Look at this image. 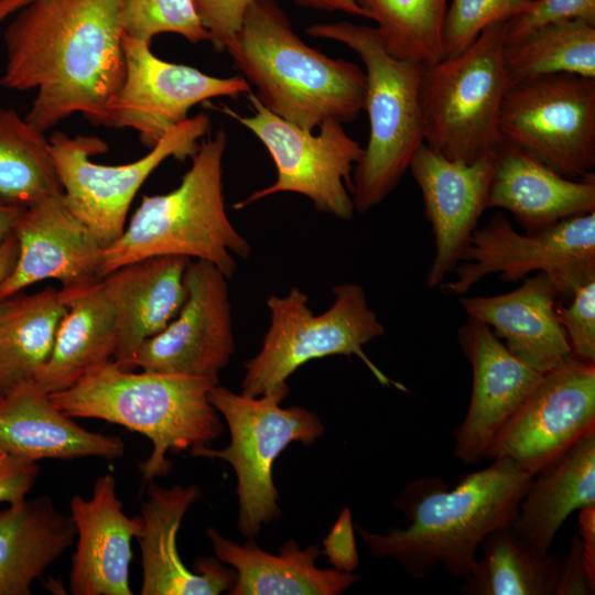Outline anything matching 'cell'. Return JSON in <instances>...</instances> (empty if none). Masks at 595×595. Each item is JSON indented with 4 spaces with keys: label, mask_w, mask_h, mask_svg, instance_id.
Listing matches in <instances>:
<instances>
[{
    "label": "cell",
    "mask_w": 595,
    "mask_h": 595,
    "mask_svg": "<svg viewBox=\"0 0 595 595\" xmlns=\"http://www.w3.org/2000/svg\"><path fill=\"white\" fill-rule=\"evenodd\" d=\"M533 475L509 458H496L450 487L439 477H419L394 500L408 526L376 533L355 530L374 558H390L412 577L423 578L439 566L466 578L479 545L497 528L511 526Z\"/></svg>",
    "instance_id": "cell-2"
},
{
    "label": "cell",
    "mask_w": 595,
    "mask_h": 595,
    "mask_svg": "<svg viewBox=\"0 0 595 595\" xmlns=\"http://www.w3.org/2000/svg\"><path fill=\"white\" fill-rule=\"evenodd\" d=\"M18 240L11 232L0 246V285L13 269L18 257Z\"/></svg>",
    "instance_id": "cell-45"
},
{
    "label": "cell",
    "mask_w": 595,
    "mask_h": 595,
    "mask_svg": "<svg viewBox=\"0 0 595 595\" xmlns=\"http://www.w3.org/2000/svg\"><path fill=\"white\" fill-rule=\"evenodd\" d=\"M122 0H32L3 34L0 85L36 95L25 115L45 132L73 113L111 128L125 75Z\"/></svg>",
    "instance_id": "cell-1"
},
{
    "label": "cell",
    "mask_w": 595,
    "mask_h": 595,
    "mask_svg": "<svg viewBox=\"0 0 595 595\" xmlns=\"http://www.w3.org/2000/svg\"><path fill=\"white\" fill-rule=\"evenodd\" d=\"M1 399H2V398L0 397V401H1Z\"/></svg>",
    "instance_id": "cell-48"
},
{
    "label": "cell",
    "mask_w": 595,
    "mask_h": 595,
    "mask_svg": "<svg viewBox=\"0 0 595 595\" xmlns=\"http://www.w3.org/2000/svg\"><path fill=\"white\" fill-rule=\"evenodd\" d=\"M504 64L510 84L555 73L595 78V25L566 20L506 41Z\"/></svg>",
    "instance_id": "cell-32"
},
{
    "label": "cell",
    "mask_w": 595,
    "mask_h": 595,
    "mask_svg": "<svg viewBox=\"0 0 595 595\" xmlns=\"http://www.w3.org/2000/svg\"><path fill=\"white\" fill-rule=\"evenodd\" d=\"M350 510L345 507L323 540V553L334 569L353 572L359 564Z\"/></svg>",
    "instance_id": "cell-40"
},
{
    "label": "cell",
    "mask_w": 595,
    "mask_h": 595,
    "mask_svg": "<svg viewBox=\"0 0 595 595\" xmlns=\"http://www.w3.org/2000/svg\"><path fill=\"white\" fill-rule=\"evenodd\" d=\"M209 127L210 119L204 112L187 118L170 129L144 156L121 165L90 160L108 149L98 137L54 132L47 140L64 202L101 246L108 247L123 232L130 205L150 174L171 156L181 161L192 158Z\"/></svg>",
    "instance_id": "cell-11"
},
{
    "label": "cell",
    "mask_w": 595,
    "mask_h": 595,
    "mask_svg": "<svg viewBox=\"0 0 595 595\" xmlns=\"http://www.w3.org/2000/svg\"><path fill=\"white\" fill-rule=\"evenodd\" d=\"M122 47L125 75L109 105L111 128L134 130L149 149L186 120L195 105L252 91L241 75L217 77L188 65L163 61L152 53L149 43L125 34Z\"/></svg>",
    "instance_id": "cell-15"
},
{
    "label": "cell",
    "mask_w": 595,
    "mask_h": 595,
    "mask_svg": "<svg viewBox=\"0 0 595 595\" xmlns=\"http://www.w3.org/2000/svg\"><path fill=\"white\" fill-rule=\"evenodd\" d=\"M12 232L18 240V257L0 285V301L48 279L60 281L62 290L102 279L105 248L67 207L63 193L24 207Z\"/></svg>",
    "instance_id": "cell-17"
},
{
    "label": "cell",
    "mask_w": 595,
    "mask_h": 595,
    "mask_svg": "<svg viewBox=\"0 0 595 595\" xmlns=\"http://www.w3.org/2000/svg\"><path fill=\"white\" fill-rule=\"evenodd\" d=\"M75 524L47 496L0 511V595H30L31 585L74 542Z\"/></svg>",
    "instance_id": "cell-29"
},
{
    "label": "cell",
    "mask_w": 595,
    "mask_h": 595,
    "mask_svg": "<svg viewBox=\"0 0 595 595\" xmlns=\"http://www.w3.org/2000/svg\"><path fill=\"white\" fill-rule=\"evenodd\" d=\"M63 193L44 132L0 109V198L26 207Z\"/></svg>",
    "instance_id": "cell-33"
},
{
    "label": "cell",
    "mask_w": 595,
    "mask_h": 595,
    "mask_svg": "<svg viewBox=\"0 0 595 595\" xmlns=\"http://www.w3.org/2000/svg\"><path fill=\"white\" fill-rule=\"evenodd\" d=\"M386 51L423 65L443 58L442 33L448 0H356Z\"/></svg>",
    "instance_id": "cell-34"
},
{
    "label": "cell",
    "mask_w": 595,
    "mask_h": 595,
    "mask_svg": "<svg viewBox=\"0 0 595 595\" xmlns=\"http://www.w3.org/2000/svg\"><path fill=\"white\" fill-rule=\"evenodd\" d=\"M215 385L183 375L133 372L110 360L48 396L71 418L101 419L145 435L153 450L140 470L151 482L171 470L167 452L208 445L221 434V420L208 400Z\"/></svg>",
    "instance_id": "cell-4"
},
{
    "label": "cell",
    "mask_w": 595,
    "mask_h": 595,
    "mask_svg": "<svg viewBox=\"0 0 595 595\" xmlns=\"http://www.w3.org/2000/svg\"><path fill=\"white\" fill-rule=\"evenodd\" d=\"M457 342L472 367L470 401L454 430V455L478 464L501 426L540 381L543 374L513 356L482 321L467 316Z\"/></svg>",
    "instance_id": "cell-18"
},
{
    "label": "cell",
    "mask_w": 595,
    "mask_h": 595,
    "mask_svg": "<svg viewBox=\"0 0 595 595\" xmlns=\"http://www.w3.org/2000/svg\"><path fill=\"white\" fill-rule=\"evenodd\" d=\"M334 302L314 314L307 295L292 288L285 295H270V325L260 350L245 363L241 393L259 397L279 387L304 364L327 356L355 355L386 387L407 388L387 377L364 353V346L385 334L369 306L364 288L342 283L333 288Z\"/></svg>",
    "instance_id": "cell-8"
},
{
    "label": "cell",
    "mask_w": 595,
    "mask_h": 595,
    "mask_svg": "<svg viewBox=\"0 0 595 595\" xmlns=\"http://www.w3.org/2000/svg\"><path fill=\"white\" fill-rule=\"evenodd\" d=\"M499 132L507 142L567 178L595 166V78L555 73L510 84Z\"/></svg>",
    "instance_id": "cell-13"
},
{
    "label": "cell",
    "mask_w": 595,
    "mask_h": 595,
    "mask_svg": "<svg viewBox=\"0 0 595 595\" xmlns=\"http://www.w3.org/2000/svg\"><path fill=\"white\" fill-rule=\"evenodd\" d=\"M305 32L345 44L365 65L369 137L353 174L355 212L365 214L397 187L424 143L419 88L425 65L390 55L368 25L324 22Z\"/></svg>",
    "instance_id": "cell-6"
},
{
    "label": "cell",
    "mask_w": 595,
    "mask_h": 595,
    "mask_svg": "<svg viewBox=\"0 0 595 595\" xmlns=\"http://www.w3.org/2000/svg\"><path fill=\"white\" fill-rule=\"evenodd\" d=\"M577 519L586 569L595 581V505L580 509Z\"/></svg>",
    "instance_id": "cell-43"
},
{
    "label": "cell",
    "mask_w": 595,
    "mask_h": 595,
    "mask_svg": "<svg viewBox=\"0 0 595 595\" xmlns=\"http://www.w3.org/2000/svg\"><path fill=\"white\" fill-rule=\"evenodd\" d=\"M191 259L155 256L122 266L101 279L116 313L112 360L127 369L139 347L163 331L185 299L184 273Z\"/></svg>",
    "instance_id": "cell-24"
},
{
    "label": "cell",
    "mask_w": 595,
    "mask_h": 595,
    "mask_svg": "<svg viewBox=\"0 0 595 595\" xmlns=\"http://www.w3.org/2000/svg\"><path fill=\"white\" fill-rule=\"evenodd\" d=\"M593 505L595 430L533 476L511 528L533 549L548 554L567 517Z\"/></svg>",
    "instance_id": "cell-28"
},
{
    "label": "cell",
    "mask_w": 595,
    "mask_h": 595,
    "mask_svg": "<svg viewBox=\"0 0 595 595\" xmlns=\"http://www.w3.org/2000/svg\"><path fill=\"white\" fill-rule=\"evenodd\" d=\"M195 485L163 488L153 483L142 505V532L138 538L142 553V595H218L230 591L235 571L213 559H202L201 574L190 571L176 547V534L190 506L198 499Z\"/></svg>",
    "instance_id": "cell-21"
},
{
    "label": "cell",
    "mask_w": 595,
    "mask_h": 595,
    "mask_svg": "<svg viewBox=\"0 0 595 595\" xmlns=\"http://www.w3.org/2000/svg\"><path fill=\"white\" fill-rule=\"evenodd\" d=\"M32 0H0V25Z\"/></svg>",
    "instance_id": "cell-47"
},
{
    "label": "cell",
    "mask_w": 595,
    "mask_h": 595,
    "mask_svg": "<svg viewBox=\"0 0 595 595\" xmlns=\"http://www.w3.org/2000/svg\"><path fill=\"white\" fill-rule=\"evenodd\" d=\"M246 96L252 110L250 116H241L224 104L205 102L250 130L266 147L277 169L271 185L255 191L234 208L288 192L307 197L321 213L350 220L355 213L353 174L364 148L347 134L343 122L327 119L313 134L268 110L252 91Z\"/></svg>",
    "instance_id": "cell-10"
},
{
    "label": "cell",
    "mask_w": 595,
    "mask_h": 595,
    "mask_svg": "<svg viewBox=\"0 0 595 595\" xmlns=\"http://www.w3.org/2000/svg\"><path fill=\"white\" fill-rule=\"evenodd\" d=\"M61 291L66 311L50 359L34 385L48 394L71 388L112 360L116 347V313L101 280Z\"/></svg>",
    "instance_id": "cell-27"
},
{
    "label": "cell",
    "mask_w": 595,
    "mask_h": 595,
    "mask_svg": "<svg viewBox=\"0 0 595 595\" xmlns=\"http://www.w3.org/2000/svg\"><path fill=\"white\" fill-rule=\"evenodd\" d=\"M0 451L34 462L87 456L116 459L125 444L118 436L77 425L33 385L1 399Z\"/></svg>",
    "instance_id": "cell-25"
},
{
    "label": "cell",
    "mask_w": 595,
    "mask_h": 595,
    "mask_svg": "<svg viewBox=\"0 0 595 595\" xmlns=\"http://www.w3.org/2000/svg\"><path fill=\"white\" fill-rule=\"evenodd\" d=\"M555 311L567 336L572 355L595 364V279L574 292L569 306L556 304Z\"/></svg>",
    "instance_id": "cell-37"
},
{
    "label": "cell",
    "mask_w": 595,
    "mask_h": 595,
    "mask_svg": "<svg viewBox=\"0 0 595 595\" xmlns=\"http://www.w3.org/2000/svg\"><path fill=\"white\" fill-rule=\"evenodd\" d=\"M66 304L47 286L0 301V397L35 385L50 359Z\"/></svg>",
    "instance_id": "cell-30"
},
{
    "label": "cell",
    "mask_w": 595,
    "mask_h": 595,
    "mask_svg": "<svg viewBox=\"0 0 595 595\" xmlns=\"http://www.w3.org/2000/svg\"><path fill=\"white\" fill-rule=\"evenodd\" d=\"M532 272L545 273L565 299L595 279V212L523 235L496 213L474 230L455 278L439 288L445 294L464 295L489 274L498 273L502 282L515 283Z\"/></svg>",
    "instance_id": "cell-12"
},
{
    "label": "cell",
    "mask_w": 595,
    "mask_h": 595,
    "mask_svg": "<svg viewBox=\"0 0 595 595\" xmlns=\"http://www.w3.org/2000/svg\"><path fill=\"white\" fill-rule=\"evenodd\" d=\"M506 21L485 28L458 54L424 66L419 88L424 143L450 160L493 158L502 143Z\"/></svg>",
    "instance_id": "cell-7"
},
{
    "label": "cell",
    "mask_w": 595,
    "mask_h": 595,
    "mask_svg": "<svg viewBox=\"0 0 595 595\" xmlns=\"http://www.w3.org/2000/svg\"><path fill=\"white\" fill-rule=\"evenodd\" d=\"M293 3L324 11H342L351 15L366 18L364 10L356 0H290Z\"/></svg>",
    "instance_id": "cell-44"
},
{
    "label": "cell",
    "mask_w": 595,
    "mask_h": 595,
    "mask_svg": "<svg viewBox=\"0 0 595 595\" xmlns=\"http://www.w3.org/2000/svg\"><path fill=\"white\" fill-rule=\"evenodd\" d=\"M534 0H452L447 6L443 33V57L466 48L488 25L508 20L528 9Z\"/></svg>",
    "instance_id": "cell-36"
},
{
    "label": "cell",
    "mask_w": 595,
    "mask_h": 595,
    "mask_svg": "<svg viewBox=\"0 0 595 595\" xmlns=\"http://www.w3.org/2000/svg\"><path fill=\"white\" fill-rule=\"evenodd\" d=\"M595 581L591 578L578 534L571 538L567 554L563 558L554 595H593Z\"/></svg>",
    "instance_id": "cell-42"
},
{
    "label": "cell",
    "mask_w": 595,
    "mask_h": 595,
    "mask_svg": "<svg viewBox=\"0 0 595 595\" xmlns=\"http://www.w3.org/2000/svg\"><path fill=\"white\" fill-rule=\"evenodd\" d=\"M559 294L543 272L524 278L516 290L491 296H462L467 316L487 324L517 358L544 374L572 357L556 315Z\"/></svg>",
    "instance_id": "cell-22"
},
{
    "label": "cell",
    "mask_w": 595,
    "mask_h": 595,
    "mask_svg": "<svg viewBox=\"0 0 595 595\" xmlns=\"http://www.w3.org/2000/svg\"><path fill=\"white\" fill-rule=\"evenodd\" d=\"M217 559L232 566L236 577L230 595H337L359 576L336 569H318V545L301 549L288 540L279 554L261 550L253 539L239 544L208 528Z\"/></svg>",
    "instance_id": "cell-26"
},
{
    "label": "cell",
    "mask_w": 595,
    "mask_h": 595,
    "mask_svg": "<svg viewBox=\"0 0 595 595\" xmlns=\"http://www.w3.org/2000/svg\"><path fill=\"white\" fill-rule=\"evenodd\" d=\"M24 207L0 198V246L12 232V228Z\"/></svg>",
    "instance_id": "cell-46"
},
{
    "label": "cell",
    "mask_w": 595,
    "mask_h": 595,
    "mask_svg": "<svg viewBox=\"0 0 595 595\" xmlns=\"http://www.w3.org/2000/svg\"><path fill=\"white\" fill-rule=\"evenodd\" d=\"M493 165L494 156L465 163L450 160L425 143L414 153L409 170L421 191L435 245L426 275L430 289L454 272L479 218L488 209Z\"/></svg>",
    "instance_id": "cell-19"
},
{
    "label": "cell",
    "mask_w": 595,
    "mask_h": 595,
    "mask_svg": "<svg viewBox=\"0 0 595 595\" xmlns=\"http://www.w3.org/2000/svg\"><path fill=\"white\" fill-rule=\"evenodd\" d=\"M581 20L595 25V0H534L530 9L506 21V41L549 23Z\"/></svg>",
    "instance_id": "cell-38"
},
{
    "label": "cell",
    "mask_w": 595,
    "mask_h": 595,
    "mask_svg": "<svg viewBox=\"0 0 595 595\" xmlns=\"http://www.w3.org/2000/svg\"><path fill=\"white\" fill-rule=\"evenodd\" d=\"M226 147V132L218 129L198 145L176 188L142 197L123 232L104 249L101 278L128 263L166 255L204 260L228 279L234 275L235 257L248 258L251 246L226 212L223 195Z\"/></svg>",
    "instance_id": "cell-5"
},
{
    "label": "cell",
    "mask_w": 595,
    "mask_h": 595,
    "mask_svg": "<svg viewBox=\"0 0 595 595\" xmlns=\"http://www.w3.org/2000/svg\"><path fill=\"white\" fill-rule=\"evenodd\" d=\"M464 595H554L563 556L540 553L511 526L491 531L479 545Z\"/></svg>",
    "instance_id": "cell-31"
},
{
    "label": "cell",
    "mask_w": 595,
    "mask_h": 595,
    "mask_svg": "<svg viewBox=\"0 0 595 595\" xmlns=\"http://www.w3.org/2000/svg\"><path fill=\"white\" fill-rule=\"evenodd\" d=\"M288 393V385L259 397L213 386L208 400L226 420L230 443L223 450L208 445L191 450L194 457L220 458L232 466L237 478V527L248 539L257 538L262 526L281 513L272 474L274 461L289 444L310 445L325 431L316 413L299 405L283 408Z\"/></svg>",
    "instance_id": "cell-9"
},
{
    "label": "cell",
    "mask_w": 595,
    "mask_h": 595,
    "mask_svg": "<svg viewBox=\"0 0 595 595\" xmlns=\"http://www.w3.org/2000/svg\"><path fill=\"white\" fill-rule=\"evenodd\" d=\"M251 0H193L215 50L224 51L238 32Z\"/></svg>",
    "instance_id": "cell-39"
},
{
    "label": "cell",
    "mask_w": 595,
    "mask_h": 595,
    "mask_svg": "<svg viewBox=\"0 0 595 595\" xmlns=\"http://www.w3.org/2000/svg\"><path fill=\"white\" fill-rule=\"evenodd\" d=\"M112 475L100 476L89 499L73 496L71 518L78 536L72 559L74 595H131V541L142 532L141 518H129L116 494Z\"/></svg>",
    "instance_id": "cell-20"
},
{
    "label": "cell",
    "mask_w": 595,
    "mask_h": 595,
    "mask_svg": "<svg viewBox=\"0 0 595 595\" xmlns=\"http://www.w3.org/2000/svg\"><path fill=\"white\" fill-rule=\"evenodd\" d=\"M508 210L526 234L595 212V174L567 178L504 142L494 156L487 208Z\"/></svg>",
    "instance_id": "cell-23"
},
{
    "label": "cell",
    "mask_w": 595,
    "mask_h": 595,
    "mask_svg": "<svg viewBox=\"0 0 595 595\" xmlns=\"http://www.w3.org/2000/svg\"><path fill=\"white\" fill-rule=\"evenodd\" d=\"M594 430L595 364L572 356L542 375L484 458H509L534 476Z\"/></svg>",
    "instance_id": "cell-14"
},
{
    "label": "cell",
    "mask_w": 595,
    "mask_h": 595,
    "mask_svg": "<svg viewBox=\"0 0 595 595\" xmlns=\"http://www.w3.org/2000/svg\"><path fill=\"white\" fill-rule=\"evenodd\" d=\"M39 472L34 461L0 451V502L13 504L24 499Z\"/></svg>",
    "instance_id": "cell-41"
},
{
    "label": "cell",
    "mask_w": 595,
    "mask_h": 595,
    "mask_svg": "<svg viewBox=\"0 0 595 595\" xmlns=\"http://www.w3.org/2000/svg\"><path fill=\"white\" fill-rule=\"evenodd\" d=\"M228 278L214 264L190 261L186 299L177 315L136 351L128 368L204 378L218 383L235 351Z\"/></svg>",
    "instance_id": "cell-16"
},
{
    "label": "cell",
    "mask_w": 595,
    "mask_h": 595,
    "mask_svg": "<svg viewBox=\"0 0 595 595\" xmlns=\"http://www.w3.org/2000/svg\"><path fill=\"white\" fill-rule=\"evenodd\" d=\"M224 51L257 99L302 129L313 131L327 119L350 122L365 110V72L304 43L274 0H251Z\"/></svg>",
    "instance_id": "cell-3"
},
{
    "label": "cell",
    "mask_w": 595,
    "mask_h": 595,
    "mask_svg": "<svg viewBox=\"0 0 595 595\" xmlns=\"http://www.w3.org/2000/svg\"><path fill=\"white\" fill-rule=\"evenodd\" d=\"M123 34L151 43L161 33L182 35L191 43L209 41L193 0H122Z\"/></svg>",
    "instance_id": "cell-35"
}]
</instances>
